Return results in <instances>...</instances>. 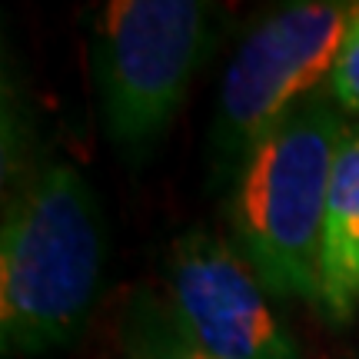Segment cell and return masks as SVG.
Returning <instances> with one entry per match:
<instances>
[{"label":"cell","mask_w":359,"mask_h":359,"mask_svg":"<svg viewBox=\"0 0 359 359\" xmlns=\"http://www.w3.org/2000/svg\"><path fill=\"white\" fill-rule=\"evenodd\" d=\"M103 257L107 223L87 177L70 160L34 154L4 203L0 356L70 346L100 293Z\"/></svg>","instance_id":"cell-1"},{"label":"cell","mask_w":359,"mask_h":359,"mask_svg":"<svg viewBox=\"0 0 359 359\" xmlns=\"http://www.w3.org/2000/svg\"><path fill=\"white\" fill-rule=\"evenodd\" d=\"M349 116L320 90L253 147L226 187L230 243L276 299L316 306L326 193Z\"/></svg>","instance_id":"cell-2"},{"label":"cell","mask_w":359,"mask_h":359,"mask_svg":"<svg viewBox=\"0 0 359 359\" xmlns=\"http://www.w3.org/2000/svg\"><path fill=\"white\" fill-rule=\"evenodd\" d=\"M213 13L196 0H110L93 17L90 67L114 150L143 163L177 123L210 47Z\"/></svg>","instance_id":"cell-3"},{"label":"cell","mask_w":359,"mask_h":359,"mask_svg":"<svg viewBox=\"0 0 359 359\" xmlns=\"http://www.w3.org/2000/svg\"><path fill=\"white\" fill-rule=\"evenodd\" d=\"M356 4H283L250 27L219 80L210 123L213 180L230 187L236 170L293 107L326 90Z\"/></svg>","instance_id":"cell-4"},{"label":"cell","mask_w":359,"mask_h":359,"mask_svg":"<svg viewBox=\"0 0 359 359\" xmlns=\"http://www.w3.org/2000/svg\"><path fill=\"white\" fill-rule=\"evenodd\" d=\"M163 299L180 333L210 359H303L276 296L230 236L190 226L163 257Z\"/></svg>","instance_id":"cell-5"},{"label":"cell","mask_w":359,"mask_h":359,"mask_svg":"<svg viewBox=\"0 0 359 359\" xmlns=\"http://www.w3.org/2000/svg\"><path fill=\"white\" fill-rule=\"evenodd\" d=\"M316 313L326 326H349L359 313V120L339 140L326 193Z\"/></svg>","instance_id":"cell-6"},{"label":"cell","mask_w":359,"mask_h":359,"mask_svg":"<svg viewBox=\"0 0 359 359\" xmlns=\"http://www.w3.org/2000/svg\"><path fill=\"white\" fill-rule=\"evenodd\" d=\"M116 343L123 359H210L180 333L163 293L137 290L123 306Z\"/></svg>","instance_id":"cell-7"},{"label":"cell","mask_w":359,"mask_h":359,"mask_svg":"<svg viewBox=\"0 0 359 359\" xmlns=\"http://www.w3.org/2000/svg\"><path fill=\"white\" fill-rule=\"evenodd\" d=\"M326 90L333 93L336 107L343 114L359 116V4L346 27V37H343V47H339V57H336Z\"/></svg>","instance_id":"cell-8"}]
</instances>
